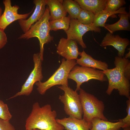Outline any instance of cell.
<instances>
[{"instance_id": "cell-1", "label": "cell", "mask_w": 130, "mask_h": 130, "mask_svg": "<svg viewBox=\"0 0 130 130\" xmlns=\"http://www.w3.org/2000/svg\"><path fill=\"white\" fill-rule=\"evenodd\" d=\"M57 116L56 111L52 110L50 104L41 107L36 102L26 121V130H64L63 126L57 121Z\"/></svg>"}, {"instance_id": "cell-2", "label": "cell", "mask_w": 130, "mask_h": 130, "mask_svg": "<svg viewBox=\"0 0 130 130\" xmlns=\"http://www.w3.org/2000/svg\"><path fill=\"white\" fill-rule=\"evenodd\" d=\"M130 62L127 59L116 56L114 64L115 67L108 69L102 71L108 81V85L106 92L110 95L114 89L117 90L120 95L128 98H130V80L125 76L124 70Z\"/></svg>"}, {"instance_id": "cell-3", "label": "cell", "mask_w": 130, "mask_h": 130, "mask_svg": "<svg viewBox=\"0 0 130 130\" xmlns=\"http://www.w3.org/2000/svg\"><path fill=\"white\" fill-rule=\"evenodd\" d=\"M50 10L47 6L40 19L32 26L27 32L18 38L19 39H27L33 37L38 38L39 43L40 56L42 61L43 60L44 45L51 42L53 39L50 34Z\"/></svg>"}, {"instance_id": "cell-4", "label": "cell", "mask_w": 130, "mask_h": 130, "mask_svg": "<svg viewBox=\"0 0 130 130\" xmlns=\"http://www.w3.org/2000/svg\"><path fill=\"white\" fill-rule=\"evenodd\" d=\"M77 64L76 59H62L59 67L53 75L44 82H36L37 90L41 95H43L46 91L53 86L57 85L68 86V76L73 68Z\"/></svg>"}, {"instance_id": "cell-5", "label": "cell", "mask_w": 130, "mask_h": 130, "mask_svg": "<svg viewBox=\"0 0 130 130\" xmlns=\"http://www.w3.org/2000/svg\"><path fill=\"white\" fill-rule=\"evenodd\" d=\"M79 91L83 113L82 118L90 123L94 118L108 121L104 114V106L103 102L82 88Z\"/></svg>"}, {"instance_id": "cell-6", "label": "cell", "mask_w": 130, "mask_h": 130, "mask_svg": "<svg viewBox=\"0 0 130 130\" xmlns=\"http://www.w3.org/2000/svg\"><path fill=\"white\" fill-rule=\"evenodd\" d=\"M58 88L64 91L63 95H59V99L64 105V110L69 117L81 119L83 113L79 94L68 86L61 85Z\"/></svg>"}, {"instance_id": "cell-7", "label": "cell", "mask_w": 130, "mask_h": 130, "mask_svg": "<svg viewBox=\"0 0 130 130\" xmlns=\"http://www.w3.org/2000/svg\"><path fill=\"white\" fill-rule=\"evenodd\" d=\"M68 79L73 80L76 83L75 90L78 91L83 83L94 79L102 82L107 81V78L102 71L96 69L75 65L70 72Z\"/></svg>"}, {"instance_id": "cell-8", "label": "cell", "mask_w": 130, "mask_h": 130, "mask_svg": "<svg viewBox=\"0 0 130 130\" xmlns=\"http://www.w3.org/2000/svg\"><path fill=\"white\" fill-rule=\"evenodd\" d=\"M34 67L26 81L22 86L20 91L10 98L8 99L22 95L29 96L32 92L34 84L38 82L41 81L43 78L42 73V62L39 53L33 55Z\"/></svg>"}, {"instance_id": "cell-9", "label": "cell", "mask_w": 130, "mask_h": 130, "mask_svg": "<svg viewBox=\"0 0 130 130\" xmlns=\"http://www.w3.org/2000/svg\"><path fill=\"white\" fill-rule=\"evenodd\" d=\"M89 31L100 32L101 29L95 26L93 24L85 25L80 23L77 19H71L69 27L65 31L67 35V39L77 42L83 48H87L83 40V37Z\"/></svg>"}, {"instance_id": "cell-10", "label": "cell", "mask_w": 130, "mask_h": 130, "mask_svg": "<svg viewBox=\"0 0 130 130\" xmlns=\"http://www.w3.org/2000/svg\"><path fill=\"white\" fill-rule=\"evenodd\" d=\"M5 9L0 17V28L4 30L6 27L14 21L26 19L32 12L26 14H19L18 11L20 7L17 5L12 6L10 0L3 1Z\"/></svg>"}, {"instance_id": "cell-11", "label": "cell", "mask_w": 130, "mask_h": 130, "mask_svg": "<svg viewBox=\"0 0 130 130\" xmlns=\"http://www.w3.org/2000/svg\"><path fill=\"white\" fill-rule=\"evenodd\" d=\"M57 52L68 60L76 59L80 53L76 41L64 38H61L59 41Z\"/></svg>"}, {"instance_id": "cell-12", "label": "cell", "mask_w": 130, "mask_h": 130, "mask_svg": "<svg viewBox=\"0 0 130 130\" xmlns=\"http://www.w3.org/2000/svg\"><path fill=\"white\" fill-rule=\"evenodd\" d=\"M33 3L35 6L34 11L27 19L18 20L19 24L24 33L30 29L32 26L39 20L44 14L46 5V0H34Z\"/></svg>"}, {"instance_id": "cell-13", "label": "cell", "mask_w": 130, "mask_h": 130, "mask_svg": "<svg viewBox=\"0 0 130 130\" xmlns=\"http://www.w3.org/2000/svg\"><path fill=\"white\" fill-rule=\"evenodd\" d=\"M130 44L128 39L123 38L118 35H114L108 32L104 38L101 45L103 47L112 46L118 51V56L123 57L127 47Z\"/></svg>"}, {"instance_id": "cell-14", "label": "cell", "mask_w": 130, "mask_h": 130, "mask_svg": "<svg viewBox=\"0 0 130 130\" xmlns=\"http://www.w3.org/2000/svg\"><path fill=\"white\" fill-rule=\"evenodd\" d=\"M57 122L66 130H90L91 123L82 118L80 119L69 117L61 119H56Z\"/></svg>"}, {"instance_id": "cell-15", "label": "cell", "mask_w": 130, "mask_h": 130, "mask_svg": "<svg viewBox=\"0 0 130 130\" xmlns=\"http://www.w3.org/2000/svg\"><path fill=\"white\" fill-rule=\"evenodd\" d=\"M81 57L76 59V62L81 66L97 69L104 71L107 69L108 64L105 62L96 60L83 50L80 52Z\"/></svg>"}, {"instance_id": "cell-16", "label": "cell", "mask_w": 130, "mask_h": 130, "mask_svg": "<svg viewBox=\"0 0 130 130\" xmlns=\"http://www.w3.org/2000/svg\"><path fill=\"white\" fill-rule=\"evenodd\" d=\"M112 122L101 119L94 118L92 120L90 130H119L123 128L124 124L120 120Z\"/></svg>"}, {"instance_id": "cell-17", "label": "cell", "mask_w": 130, "mask_h": 130, "mask_svg": "<svg viewBox=\"0 0 130 130\" xmlns=\"http://www.w3.org/2000/svg\"><path fill=\"white\" fill-rule=\"evenodd\" d=\"M63 0H46L50 13L49 21L66 16L67 13L62 5Z\"/></svg>"}, {"instance_id": "cell-18", "label": "cell", "mask_w": 130, "mask_h": 130, "mask_svg": "<svg viewBox=\"0 0 130 130\" xmlns=\"http://www.w3.org/2000/svg\"><path fill=\"white\" fill-rule=\"evenodd\" d=\"M107 0H75L82 9L91 11L95 15L104 10Z\"/></svg>"}, {"instance_id": "cell-19", "label": "cell", "mask_w": 130, "mask_h": 130, "mask_svg": "<svg viewBox=\"0 0 130 130\" xmlns=\"http://www.w3.org/2000/svg\"><path fill=\"white\" fill-rule=\"evenodd\" d=\"M129 15V13L128 14L119 13L118 16L120 18L119 20L113 24L105 25V28L112 34L115 31L120 30L130 31Z\"/></svg>"}, {"instance_id": "cell-20", "label": "cell", "mask_w": 130, "mask_h": 130, "mask_svg": "<svg viewBox=\"0 0 130 130\" xmlns=\"http://www.w3.org/2000/svg\"><path fill=\"white\" fill-rule=\"evenodd\" d=\"M122 13L128 14L126 10L125 7H122L116 11L108 12L105 10H102L95 15L93 24L97 27H102L105 28V23L108 18L113 15L117 13Z\"/></svg>"}, {"instance_id": "cell-21", "label": "cell", "mask_w": 130, "mask_h": 130, "mask_svg": "<svg viewBox=\"0 0 130 130\" xmlns=\"http://www.w3.org/2000/svg\"><path fill=\"white\" fill-rule=\"evenodd\" d=\"M62 5L71 19H77L81 9L79 4L75 0H64Z\"/></svg>"}, {"instance_id": "cell-22", "label": "cell", "mask_w": 130, "mask_h": 130, "mask_svg": "<svg viewBox=\"0 0 130 130\" xmlns=\"http://www.w3.org/2000/svg\"><path fill=\"white\" fill-rule=\"evenodd\" d=\"M71 18L69 16L64 17L55 20L49 21L50 30L56 31L62 29L65 32L69 29Z\"/></svg>"}, {"instance_id": "cell-23", "label": "cell", "mask_w": 130, "mask_h": 130, "mask_svg": "<svg viewBox=\"0 0 130 130\" xmlns=\"http://www.w3.org/2000/svg\"><path fill=\"white\" fill-rule=\"evenodd\" d=\"M95 16L91 12L81 8L77 19L81 24L90 25L93 24Z\"/></svg>"}, {"instance_id": "cell-24", "label": "cell", "mask_w": 130, "mask_h": 130, "mask_svg": "<svg viewBox=\"0 0 130 130\" xmlns=\"http://www.w3.org/2000/svg\"><path fill=\"white\" fill-rule=\"evenodd\" d=\"M126 3L124 0H107L104 10L110 12L116 11Z\"/></svg>"}, {"instance_id": "cell-25", "label": "cell", "mask_w": 130, "mask_h": 130, "mask_svg": "<svg viewBox=\"0 0 130 130\" xmlns=\"http://www.w3.org/2000/svg\"><path fill=\"white\" fill-rule=\"evenodd\" d=\"M12 117L7 104L0 100V118L5 120L9 121Z\"/></svg>"}, {"instance_id": "cell-26", "label": "cell", "mask_w": 130, "mask_h": 130, "mask_svg": "<svg viewBox=\"0 0 130 130\" xmlns=\"http://www.w3.org/2000/svg\"><path fill=\"white\" fill-rule=\"evenodd\" d=\"M126 101L127 107L126 109L127 115L126 117L122 119L118 120L122 121L124 124V126L123 128H124L130 127V98Z\"/></svg>"}, {"instance_id": "cell-27", "label": "cell", "mask_w": 130, "mask_h": 130, "mask_svg": "<svg viewBox=\"0 0 130 130\" xmlns=\"http://www.w3.org/2000/svg\"><path fill=\"white\" fill-rule=\"evenodd\" d=\"M0 130H16L9 121L5 120L0 118Z\"/></svg>"}, {"instance_id": "cell-28", "label": "cell", "mask_w": 130, "mask_h": 130, "mask_svg": "<svg viewBox=\"0 0 130 130\" xmlns=\"http://www.w3.org/2000/svg\"><path fill=\"white\" fill-rule=\"evenodd\" d=\"M7 42V38L4 30L0 28V49L3 47Z\"/></svg>"}, {"instance_id": "cell-29", "label": "cell", "mask_w": 130, "mask_h": 130, "mask_svg": "<svg viewBox=\"0 0 130 130\" xmlns=\"http://www.w3.org/2000/svg\"><path fill=\"white\" fill-rule=\"evenodd\" d=\"M124 74L126 77L130 80V62L125 66L124 70Z\"/></svg>"}, {"instance_id": "cell-30", "label": "cell", "mask_w": 130, "mask_h": 130, "mask_svg": "<svg viewBox=\"0 0 130 130\" xmlns=\"http://www.w3.org/2000/svg\"><path fill=\"white\" fill-rule=\"evenodd\" d=\"M130 50L129 52L126 54L124 58H126L127 59L128 58H129L130 57Z\"/></svg>"}, {"instance_id": "cell-31", "label": "cell", "mask_w": 130, "mask_h": 130, "mask_svg": "<svg viewBox=\"0 0 130 130\" xmlns=\"http://www.w3.org/2000/svg\"><path fill=\"white\" fill-rule=\"evenodd\" d=\"M123 129L124 130H130V127L125 128Z\"/></svg>"}, {"instance_id": "cell-32", "label": "cell", "mask_w": 130, "mask_h": 130, "mask_svg": "<svg viewBox=\"0 0 130 130\" xmlns=\"http://www.w3.org/2000/svg\"><path fill=\"white\" fill-rule=\"evenodd\" d=\"M2 9L0 6V17L2 15Z\"/></svg>"}, {"instance_id": "cell-33", "label": "cell", "mask_w": 130, "mask_h": 130, "mask_svg": "<svg viewBox=\"0 0 130 130\" xmlns=\"http://www.w3.org/2000/svg\"><path fill=\"white\" fill-rule=\"evenodd\" d=\"M39 130L36 129H33L32 130Z\"/></svg>"}]
</instances>
